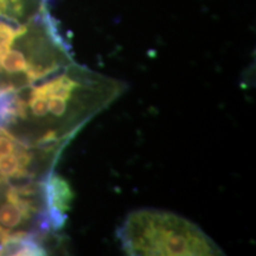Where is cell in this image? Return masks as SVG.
Wrapping results in <instances>:
<instances>
[{"label": "cell", "mask_w": 256, "mask_h": 256, "mask_svg": "<svg viewBox=\"0 0 256 256\" xmlns=\"http://www.w3.org/2000/svg\"><path fill=\"white\" fill-rule=\"evenodd\" d=\"M126 88L74 60L46 78L0 94V126L31 145L64 150Z\"/></svg>", "instance_id": "cell-1"}, {"label": "cell", "mask_w": 256, "mask_h": 256, "mask_svg": "<svg viewBox=\"0 0 256 256\" xmlns=\"http://www.w3.org/2000/svg\"><path fill=\"white\" fill-rule=\"evenodd\" d=\"M120 247L136 256H216L224 252L197 224L160 209H139L118 230Z\"/></svg>", "instance_id": "cell-2"}, {"label": "cell", "mask_w": 256, "mask_h": 256, "mask_svg": "<svg viewBox=\"0 0 256 256\" xmlns=\"http://www.w3.org/2000/svg\"><path fill=\"white\" fill-rule=\"evenodd\" d=\"M46 179L0 182V254L24 242L43 246L42 241L56 232L48 210Z\"/></svg>", "instance_id": "cell-3"}, {"label": "cell", "mask_w": 256, "mask_h": 256, "mask_svg": "<svg viewBox=\"0 0 256 256\" xmlns=\"http://www.w3.org/2000/svg\"><path fill=\"white\" fill-rule=\"evenodd\" d=\"M63 151L31 145L0 126V182L43 180L54 171Z\"/></svg>", "instance_id": "cell-4"}, {"label": "cell", "mask_w": 256, "mask_h": 256, "mask_svg": "<svg viewBox=\"0 0 256 256\" xmlns=\"http://www.w3.org/2000/svg\"><path fill=\"white\" fill-rule=\"evenodd\" d=\"M46 194L51 224L54 230L58 232L66 222V215L72 200V188L60 176L52 171L46 179Z\"/></svg>", "instance_id": "cell-5"}]
</instances>
